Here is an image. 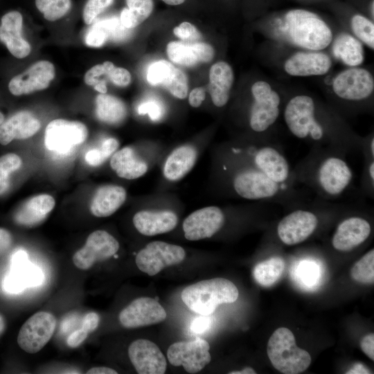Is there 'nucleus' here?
Here are the masks:
<instances>
[{
	"mask_svg": "<svg viewBox=\"0 0 374 374\" xmlns=\"http://www.w3.org/2000/svg\"><path fill=\"white\" fill-rule=\"evenodd\" d=\"M364 155V166L362 174V188L369 195H373L374 189V157Z\"/></svg>",
	"mask_w": 374,
	"mask_h": 374,
	"instance_id": "obj_44",
	"label": "nucleus"
},
{
	"mask_svg": "<svg viewBox=\"0 0 374 374\" xmlns=\"http://www.w3.org/2000/svg\"><path fill=\"white\" fill-rule=\"evenodd\" d=\"M39 121L30 112L21 111L11 116L0 125V143L6 145L15 139H26L40 129Z\"/></svg>",
	"mask_w": 374,
	"mask_h": 374,
	"instance_id": "obj_23",
	"label": "nucleus"
},
{
	"mask_svg": "<svg viewBox=\"0 0 374 374\" xmlns=\"http://www.w3.org/2000/svg\"><path fill=\"white\" fill-rule=\"evenodd\" d=\"M140 115L148 114L150 119L159 121L163 115L164 109L162 105L155 100H148L138 107Z\"/></svg>",
	"mask_w": 374,
	"mask_h": 374,
	"instance_id": "obj_46",
	"label": "nucleus"
},
{
	"mask_svg": "<svg viewBox=\"0 0 374 374\" xmlns=\"http://www.w3.org/2000/svg\"><path fill=\"white\" fill-rule=\"evenodd\" d=\"M374 6V3H373V1H372V3H371V10H372V16H373V15H374V11H373V10H374V6Z\"/></svg>",
	"mask_w": 374,
	"mask_h": 374,
	"instance_id": "obj_61",
	"label": "nucleus"
},
{
	"mask_svg": "<svg viewBox=\"0 0 374 374\" xmlns=\"http://www.w3.org/2000/svg\"><path fill=\"white\" fill-rule=\"evenodd\" d=\"M251 93L253 100L249 112V127L256 133H263L277 121L280 98L269 83L261 80L252 85Z\"/></svg>",
	"mask_w": 374,
	"mask_h": 374,
	"instance_id": "obj_6",
	"label": "nucleus"
},
{
	"mask_svg": "<svg viewBox=\"0 0 374 374\" xmlns=\"http://www.w3.org/2000/svg\"><path fill=\"white\" fill-rule=\"evenodd\" d=\"M89 335V333L84 328L78 329L69 336L66 344L71 348H77L82 344Z\"/></svg>",
	"mask_w": 374,
	"mask_h": 374,
	"instance_id": "obj_49",
	"label": "nucleus"
},
{
	"mask_svg": "<svg viewBox=\"0 0 374 374\" xmlns=\"http://www.w3.org/2000/svg\"><path fill=\"white\" fill-rule=\"evenodd\" d=\"M233 80V72L228 63L217 62L211 67L208 88L216 107H222L228 103Z\"/></svg>",
	"mask_w": 374,
	"mask_h": 374,
	"instance_id": "obj_26",
	"label": "nucleus"
},
{
	"mask_svg": "<svg viewBox=\"0 0 374 374\" xmlns=\"http://www.w3.org/2000/svg\"><path fill=\"white\" fill-rule=\"evenodd\" d=\"M308 156L293 170L296 181L312 189L321 198L337 199L353 184V169L342 152L312 148Z\"/></svg>",
	"mask_w": 374,
	"mask_h": 374,
	"instance_id": "obj_1",
	"label": "nucleus"
},
{
	"mask_svg": "<svg viewBox=\"0 0 374 374\" xmlns=\"http://www.w3.org/2000/svg\"><path fill=\"white\" fill-rule=\"evenodd\" d=\"M285 267V261L281 257H271L254 267L253 276L258 285L270 287L281 278Z\"/></svg>",
	"mask_w": 374,
	"mask_h": 374,
	"instance_id": "obj_33",
	"label": "nucleus"
},
{
	"mask_svg": "<svg viewBox=\"0 0 374 374\" xmlns=\"http://www.w3.org/2000/svg\"><path fill=\"white\" fill-rule=\"evenodd\" d=\"M169 59L184 66H193L199 62H209L214 57L213 48L204 42H171L166 48Z\"/></svg>",
	"mask_w": 374,
	"mask_h": 374,
	"instance_id": "obj_21",
	"label": "nucleus"
},
{
	"mask_svg": "<svg viewBox=\"0 0 374 374\" xmlns=\"http://www.w3.org/2000/svg\"><path fill=\"white\" fill-rule=\"evenodd\" d=\"M205 99V90L203 87H196L189 94L188 102L193 107H198Z\"/></svg>",
	"mask_w": 374,
	"mask_h": 374,
	"instance_id": "obj_52",
	"label": "nucleus"
},
{
	"mask_svg": "<svg viewBox=\"0 0 374 374\" xmlns=\"http://www.w3.org/2000/svg\"><path fill=\"white\" fill-rule=\"evenodd\" d=\"M167 314L154 299L141 297L134 299L119 314L121 324L126 328H136L162 322Z\"/></svg>",
	"mask_w": 374,
	"mask_h": 374,
	"instance_id": "obj_15",
	"label": "nucleus"
},
{
	"mask_svg": "<svg viewBox=\"0 0 374 374\" xmlns=\"http://www.w3.org/2000/svg\"><path fill=\"white\" fill-rule=\"evenodd\" d=\"M126 190L120 186L105 185L94 193L90 204V211L98 217H106L114 214L125 202Z\"/></svg>",
	"mask_w": 374,
	"mask_h": 374,
	"instance_id": "obj_27",
	"label": "nucleus"
},
{
	"mask_svg": "<svg viewBox=\"0 0 374 374\" xmlns=\"http://www.w3.org/2000/svg\"><path fill=\"white\" fill-rule=\"evenodd\" d=\"M37 10L44 17L54 21L66 15L71 7V0H35Z\"/></svg>",
	"mask_w": 374,
	"mask_h": 374,
	"instance_id": "obj_37",
	"label": "nucleus"
},
{
	"mask_svg": "<svg viewBox=\"0 0 374 374\" xmlns=\"http://www.w3.org/2000/svg\"><path fill=\"white\" fill-rule=\"evenodd\" d=\"M267 353L272 366L284 374H298L310 365V353L298 347L288 328H277L269 339Z\"/></svg>",
	"mask_w": 374,
	"mask_h": 374,
	"instance_id": "obj_4",
	"label": "nucleus"
},
{
	"mask_svg": "<svg viewBox=\"0 0 374 374\" xmlns=\"http://www.w3.org/2000/svg\"><path fill=\"white\" fill-rule=\"evenodd\" d=\"M185 256V250L180 246L153 241L139 251L135 262L142 272L152 276L166 267L181 263Z\"/></svg>",
	"mask_w": 374,
	"mask_h": 374,
	"instance_id": "obj_8",
	"label": "nucleus"
},
{
	"mask_svg": "<svg viewBox=\"0 0 374 374\" xmlns=\"http://www.w3.org/2000/svg\"><path fill=\"white\" fill-rule=\"evenodd\" d=\"M371 373V371L366 366H365L364 365L362 364H355L348 371V372H346V373L348 374V373L349 374Z\"/></svg>",
	"mask_w": 374,
	"mask_h": 374,
	"instance_id": "obj_56",
	"label": "nucleus"
},
{
	"mask_svg": "<svg viewBox=\"0 0 374 374\" xmlns=\"http://www.w3.org/2000/svg\"><path fill=\"white\" fill-rule=\"evenodd\" d=\"M114 64L109 61L98 64L89 69L84 77V82L92 86L95 90L100 93H106L107 80H110L111 70Z\"/></svg>",
	"mask_w": 374,
	"mask_h": 374,
	"instance_id": "obj_35",
	"label": "nucleus"
},
{
	"mask_svg": "<svg viewBox=\"0 0 374 374\" xmlns=\"http://www.w3.org/2000/svg\"><path fill=\"white\" fill-rule=\"evenodd\" d=\"M96 115L99 121L105 123L118 125L125 118L127 108L118 98L100 93L96 98Z\"/></svg>",
	"mask_w": 374,
	"mask_h": 374,
	"instance_id": "obj_31",
	"label": "nucleus"
},
{
	"mask_svg": "<svg viewBox=\"0 0 374 374\" xmlns=\"http://www.w3.org/2000/svg\"><path fill=\"white\" fill-rule=\"evenodd\" d=\"M288 35L297 46L320 51L330 45L332 32L328 25L313 12L302 9L289 11L285 15Z\"/></svg>",
	"mask_w": 374,
	"mask_h": 374,
	"instance_id": "obj_3",
	"label": "nucleus"
},
{
	"mask_svg": "<svg viewBox=\"0 0 374 374\" xmlns=\"http://www.w3.org/2000/svg\"><path fill=\"white\" fill-rule=\"evenodd\" d=\"M209 344L202 338L193 341H178L170 346L167 351L169 362L175 366H182L191 374L202 371L211 360Z\"/></svg>",
	"mask_w": 374,
	"mask_h": 374,
	"instance_id": "obj_11",
	"label": "nucleus"
},
{
	"mask_svg": "<svg viewBox=\"0 0 374 374\" xmlns=\"http://www.w3.org/2000/svg\"><path fill=\"white\" fill-rule=\"evenodd\" d=\"M99 321L100 317L97 313L89 312L84 316L81 327L90 334L98 328Z\"/></svg>",
	"mask_w": 374,
	"mask_h": 374,
	"instance_id": "obj_50",
	"label": "nucleus"
},
{
	"mask_svg": "<svg viewBox=\"0 0 374 374\" xmlns=\"http://www.w3.org/2000/svg\"><path fill=\"white\" fill-rule=\"evenodd\" d=\"M318 215L311 209L298 208L284 216L278 223L277 235L288 246L301 243L309 238L318 227Z\"/></svg>",
	"mask_w": 374,
	"mask_h": 374,
	"instance_id": "obj_10",
	"label": "nucleus"
},
{
	"mask_svg": "<svg viewBox=\"0 0 374 374\" xmlns=\"http://www.w3.org/2000/svg\"><path fill=\"white\" fill-rule=\"evenodd\" d=\"M22 160L15 153H8L0 157V196L3 195L10 185V175L19 170Z\"/></svg>",
	"mask_w": 374,
	"mask_h": 374,
	"instance_id": "obj_38",
	"label": "nucleus"
},
{
	"mask_svg": "<svg viewBox=\"0 0 374 374\" xmlns=\"http://www.w3.org/2000/svg\"><path fill=\"white\" fill-rule=\"evenodd\" d=\"M114 0H88L82 12L86 24H91L93 20L113 3Z\"/></svg>",
	"mask_w": 374,
	"mask_h": 374,
	"instance_id": "obj_42",
	"label": "nucleus"
},
{
	"mask_svg": "<svg viewBox=\"0 0 374 374\" xmlns=\"http://www.w3.org/2000/svg\"><path fill=\"white\" fill-rule=\"evenodd\" d=\"M23 17L16 10L6 13L1 19L0 41L17 58L27 57L31 51L30 44L22 36Z\"/></svg>",
	"mask_w": 374,
	"mask_h": 374,
	"instance_id": "obj_20",
	"label": "nucleus"
},
{
	"mask_svg": "<svg viewBox=\"0 0 374 374\" xmlns=\"http://www.w3.org/2000/svg\"><path fill=\"white\" fill-rule=\"evenodd\" d=\"M239 295L233 283L224 278H214L187 286L181 294L182 301L200 315H210L223 303L235 302Z\"/></svg>",
	"mask_w": 374,
	"mask_h": 374,
	"instance_id": "obj_2",
	"label": "nucleus"
},
{
	"mask_svg": "<svg viewBox=\"0 0 374 374\" xmlns=\"http://www.w3.org/2000/svg\"><path fill=\"white\" fill-rule=\"evenodd\" d=\"M87 374H117L114 369L106 366L93 367L89 369Z\"/></svg>",
	"mask_w": 374,
	"mask_h": 374,
	"instance_id": "obj_55",
	"label": "nucleus"
},
{
	"mask_svg": "<svg viewBox=\"0 0 374 374\" xmlns=\"http://www.w3.org/2000/svg\"><path fill=\"white\" fill-rule=\"evenodd\" d=\"M130 359L139 374H163L167 363L164 355L152 341L139 339L128 348Z\"/></svg>",
	"mask_w": 374,
	"mask_h": 374,
	"instance_id": "obj_18",
	"label": "nucleus"
},
{
	"mask_svg": "<svg viewBox=\"0 0 374 374\" xmlns=\"http://www.w3.org/2000/svg\"><path fill=\"white\" fill-rule=\"evenodd\" d=\"M197 156V150L191 145L176 148L166 159L163 170L164 177L172 181L181 179L193 168Z\"/></svg>",
	"mask_w": 374,
	"mask_h": 374,
	"instance_id": "obj_29",
	"label": "nucleus"
},
{
	"mask_svg": "<svg viewBox=\"0 0 374 374\" xmlns=\"http://www.w3.org/2000/svg\"><path fill=\"white\" fill-rule=\"evenodd\" d=\"M118 249L119 243L114 236L97 230L89 235L84 245L74 253L73 262L77 268L87 270L96 262L113 256Z\"/></svg>",
	"mask_w": 374,
	"mask_h": 374,
	"instance_id": "obj_12",
	"label": "nucleus"
},
{
	"mask_svg": "<svg viewBox=\"0 0 374 374\" xmlns=\"http://www.w3.org/2000/svg\"><path fill=\"white\" fill-rule=\"evenodd\" d=\"M371 233V225L360 215H350L341 221L333 235L331 243L339 251L348 252L364 243Z\"/></svg>",
	"mask_w": 374,
	"mask_h": 374,
	"instance_id": "obj_17",
	"label": "nucleus"
},
{
	"mask_svg": "<svg viewBox=\"0 0 374 374\" xmlns=\"http://www.w3.org/2000/svg\"><path fill=\"white\" fill-rule=\"evenodd\" d=\"M256 372L251 367H245L240 371H233L229 373V374H256Z\"/></svg>",
	"mask_w": 374,
	"mask_h": 374,
	"instance_id": "obj_57",
	"label": "nucleus"
},
{
	"mask_svg": "<svg viewBox=\"0 0 374 374\" xmlns=\"http://www.w3.org/2000/svg\"><path fill=\"white\" fill-rule=\"evenodd\" d=\"M130 30L125 28L116 17L100 20L87 31L85 43L89 46L100 47L109 39L119 41L125 38Z\"/></svg>",
	"mask_w": 374,
	"mask_h": 374,
	"instance_id": "obj_30",
	"label": "nucleus"
},
{
	"mask_svg": "<svg viewBox=\"0 0 374 374\" xmlns=\"http://www.w3.org/2000/svg\"><path fill=\"white\" fill-rule=\"evenodd\" d=\"M332 89L341 99L349 101L362 100L369 97L373 91V76L364 69H348L335 77Z\"/></svg>",
	"mask_w": 374,
	"mask_h": 374,
	"instance_id": "obj_13",
	"label": "nucleus"
},
{
	"mask_svg": "<svg viewBox=\"0 0 374 374\" xmlns=\"http://www.w3.org/2000/svg\"><path fill=\"white\" fill-rule=\"evenodd\" d=\"M350 276L362 284L374 282V249H371L357 261L350 269Z\"/></svg>",
	"mask_w": 374,
	"mask_h": 374,
	"instance_id": "obj_36",
	"label": "nucleus"
},
{
	"mask_svg": "<svg viewBox=\"0 0 374 374\" xmlns=\"http://www.w3.org/2000/svg\"><path fill=\"white\" fill-rule=\"evenodd\" d=\"M211 324L208 315H201L191 322L190 330L195 334H202L210 328Z\"/></svg>",
	"mask_w": 374,
	"mask_h": 374,
	"instance_id": "obj_48",
	"label": "nucleus"
},
{
	"mask_svg": "<svg viewBox=\"0 0 374 374\" xmlns=\"http://www.w3.org/2000/svg\"><path fill=\"white\" fill-rule=\"evenodd\" d=\"M127 8L122 10L121 24L127 29H132L143 23L151 15L152 0H125Z\"/></svg>",
	"mask_w": 374,
	"mask_h": 374,
	"instance_id": "obj_34",
	"label": "nucleus"
},
{
	"mask_svg": "<svg viewBox=\"0 0 374 374\" xmlns=\"http://www.w3.org/2000/svg\"><path fill=\"white\" fill-rule=\"evenodd\" d=\"M5 326H6V323H5L4 319L1 315H0V335L3 332Z\"/></svg>",
	"mask_w": 374,
	"mask_h": 374,
	"instance_id": "obj_59",
	"label": "nucleus"
},
{
	"mask_svg": "<svg viewBox=\"0 0 374 374\" xmlns=\"http://www.w3.org/2000/svg\"><path fill=\"white\" fill-rule=\"evenodd\" d=\"M132 221L140 233L152 236L173 230L177 224L178 217L171 211H140L134 215Z\"/></svg>",
	"mask_w": 374,
	"mask_h": 374,
	"instance_id": "obj_24",
	"label": "nucleus"
},
{
	"mask_svg": "<svg viewBox=\"0 0 374 374\" xmlns=\"http://www.w3.org/2000/svg\"><path fill=\"white\" fill-rule=\"evenodd\" d=\"M332 50L336 58L350 66L361 64L364 59L362 44L347 33H341L336 37Z\"/></svg>",
	"mask_w": 374,
	"mask_h": 374,
	"instance_id": "obj_32",
	"label": "nucleus"
},
{
	"mask_svg": "<svg viewBox=\"0 0 374 374\" xmlns=\"http://www.w3.org/2000/svg\"><path fill=\"white\" fill-rule=\"evenodd\" d=\"M55 205V199L50 195H35L21 204L15 214V221L27 227L37 226L47 218Z\"/></svg>",
	"mask_w": 374,
	"mask_h": 374,
	"instance_id": "obj_25",
	"label": "nucleus"
},
{
	"mask_svg": "<svg viewBox=\"0 0 374 374\" xmlns=\"http://www.w3.org/2000/svg\"><path fill=\"white\" fill-rule=\"evenodd\" d=\"M55 75L53 64L47 60H40L14 76L8 83V89L14 96L30 94L46 89Z\"/></svg>",
	"mask_w": 374,
	"mask_h": 374,
	"instance_id": "obj_16",
	"label": "nucleus"
},
{
	"mask_svg": "<svg viewBox=\"0 0 374 374\" xmlns=\"http://www.w3.org/2000/svg\"><path fill=\"white\" fill-rule=\"evenodd\" d=\"M331 66V60L325 53L300 52L288 58L284 68L288 74L293 76H310L323 75Z\"/></svg>",
	"mask_w": 374,
	"mask_h": 374,
	"instance_id": "obj_22",
	"label": "nucleus"
},
{
	"mask_svg": "<svg viewBox=\"0 0 374 374\" xmlns=\"http://www.w3.org/2000/svg\"><path fill=\"white\" fill-rule=\"evenodd\" d=\"M351 26L355 35L372 49L374 48V25L367 18L355 15L351 20Z\"/></svg>",
	"mask_w": 374,
	"mask_h": 374,
	"instance_id": "obj_40",
	"label": "nucleus"
},
{
	"mask_svg": "<svg viewBox=\"0 0 374 374\" xmlns=\"http://www.w3.org/2000/svg\"><path fill=\"white\" fill-rule=\"evenodd\" d=\"M164 3L170 6H177L183 3L185 0H162Z\"/></svg>",
	"mask_w": 374,
	"mask_h": 374,
	"instance_id": "obj_58",
	"label": "nucleus"
},
{
	"mask_svg": "<svg viewBox=\"0 0 374 374\" xmlns=\"http://www.w3.org/2000/svg\"><path fill=\"white\" fill-rule=\"evenodd\" d=\"M225 215L215 206L204 207L190 213L183 222L186 239L200 240L212 237L224 226Z\"/></svg>",
	"mask_w": 374,
	"mask_h": 374,
	"instance_id": "obj_14",
	"label": "nucleus"
},
{
	"mask_svg": "<svg viewBox=\"0 0 374 374\" xmlns=\"http://www.w3.org/2000/svg\"><path fill=\"white\" fill-rule=\"evenodd\" d=\"M118 145V141L116 139H107L103 143L100 148L88 151L85 155V161L91 166H99L113 155Z\"/></svg>",
	"mask_w": 374,
	"mask_h": 374,
	"instance_id": "obj_39",
	"label": "nucleus"
},
{
	"mask_svg": "<svg viewBox=\"0 0 374 374\" xmlns=\"http://www.w3.org/2000/svg\"><path fill=\"white\" fill-rule=\"evenodd\" d=\"M173 32L177 37L185 42H197L201 39V34L199 30L189 22L180 24L174 28Z\"/></svg>",
	"mask_w": 374,
	"mask_h": 374,
	"instance_id": "obj_45",
	"label": "nucleus"
},
{
	"mask_svg": "<svg viewBox=\"0 0 374 374\" xmlns=\"http://www.w3.org/2000/svg\"><path fill=\"white\" fill-rule=\"evenodd\" d=\"M110 166L119 177L126 179L141 177L148 170L145 161L130 147L116 151L111 157Z\"/></svg>",
	"mask_w": 374,
	"mask_h": 374,
	"instance_id": "obj_28",
	"label": "nucleus"
},
{
	"mask_svg": "<svg viewBox=\"0 0 374 374\" xmlns=\"http://www.w3.org/2000/svg\"><path fill=\"white\" fill-rule=\"evenodd\" d=\"M147 80L153 86H161L173 96L184 99L188 87L186 74L166 60H159L151 64L147 72Z\"/></svg>",
	"mask_w": 374,
	"mask_h": 374,
	"instance_id": "obj_19",
	"label": "nucleus"
},
{
	"mask_svg": "<svg viewBox=\"0 0 374 374\" xmlns=\"http://www.w3.org/2000/svg\"><path fill=\"white\" fill-rule=\"evenodd\" d=\"M12 235L10 233L3 228H0V253L7 251L12 244Z\"/></svg>",
	"mask_w": 374,
	"mask_h": 374,
	"instance_id": "obj_53",
	"label": "nucleus"
},
{
	"mask_svg": "<svg viewBox=\"0 0 374 374\" xmlns=\"http://www.w3.org/2000/svg\"><path fill=\"white\" fill-rule=\"evenodd\" d=\"M56 323L55 316L48 312L34 314L21 327L17 336L18 345L28 353L39 352L52 337Z\"/></svg>",
	"mask_w": 374,
	"mask_h": 374,
	"instance_id": "obj_9",
	"label": "nucleus"
},
{
	"mask_svg": "<svg viewBox=\"0 0 374 374\" xmlns=\"http://www.w3.org/2000/svg\"><path fill=\"white\" fill-rule=\"evenodd\" d=\"M11 269L19 270L22 274L28 287H35L41 285L44 281V274L37 265L27 262L20 266H11Z\"/></svg>",
	"mask_w": 374,
	"mask_h": 374,
	"instance_id": "obj_41",
	"label": "nucleus"
},
{
	"mask_svg": "<svg viewBox=\"0 0 374 374\" xmlns=\"http://www.w3.org/2000/svg\"><path fill=\"white\" fill-rule=\"evenodd\" d=\"M26 287L27 285L21 272L11 269L3 280V290L10 294H19Z\"/></svg>",
	"mask_w": 374,
	"mask_h": 374,
	"instance_id": "obj_43",
	"label": "nucleus"
},
{
	"mask_svg": "<svg viewBox=\"0 0 374 374\" xmlns=\"http://www.w3.org/2000/svg\"><path fill=\"white\" fill-rule=\"evenodd\" d=\"M4 120H5L4 116H3V114L0 112V125H1V123L4 121Z\"/></svg>",
	"mask_w": 374,
	"mask_h": 374,
	"instance_id": "obj_60",
	"label": "nucleus"
},
{
	"mask_svg": "<svg viewBox=\"0 0 374 374\" xmlns=\"http://www.w3.org/2000/svg\"><path fill=\"white\" fill-rule=\"evenodd\" d=\"M250 165L274 182L294 188L296 182L293 170L283 152L276 145L265 143L252 147L249 151Z\"/></svg>",
	"mask_w": 374,
	"mask_h": 374,
	"instance_id": "obj_5",
	"label": "nucleus"
},
{
	"mask_svg": "<svg viewBox=\"0 0 374 374\" xmlns=\"http://www.w3.org/2000/svg\"><path fill=\"white\" fill-rule=\"evenodd\" d=\"M87 136V127L82 123L57 118L46 125L44 145L57 155L68 156L86 141Z\"/></svg>",
	"mask_w": 374,
	"mask_h": 374,
	"instance_id": "obj_7",
	"label": "nucleus"
},
{
	"mask_svg": "<svg viewBox=\"0 0 374 374\" xmlns=\"http://www.w3.org/2000/svg\"><path fill=\"white\" fill-rule=\"evenodd\" d=\"M28 261L26 252L22 249L17 251L12 257L11 266H20Z\"/></svg>",
	"mask_w": 374,
	"mask_h": 374,
	"instance_id": "obj_54",
	"label": "nucleus"
},
{
	"mask_svg": "<svg viewBox=\"0 0 374 374\" xmlns=\"http://www.w3.org/2000/svg\"><path fill=\"white\" fill-rule=\"evenodd\" d=\"M362 351L372 360H374V334L364 336L360 341Z\"/></svg>",
	"mask_w": 374,
	"mask_h": 374,
	"instance_id": "obj_51",
	"label": "nucleus"
},
{
	"mask_svg": "<svg viewBox=\"0 0 374 374\" xmlns=\"http://www.w3.org/2000/svg\"><path fill=\"white\" fill-rule=\"evenodd\" d=\"M110 81L116 86L126 87L131 82V74L127 69L114 65L111 71Z\"/></svg>",
	"mask_w": 374,
	"mask_h": 374,
	"instance_id": "obj_47",
	"label": "nucleus"
}]
</instances>
